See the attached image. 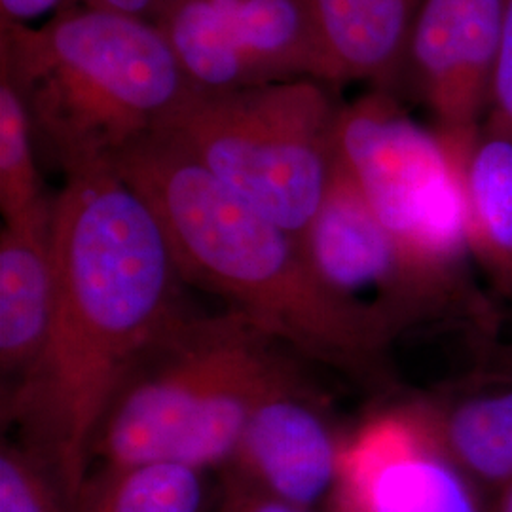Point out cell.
<instances>
[{"instance_id": "1", "label": "cell", "mask_w": 512, "mask_h": 512, "mask_svg": "<svg viewBox=\"0 0 512 512\" xmlns=\"http://www.w3.org/2000/svg\"><path fill=\"white\" fill-rule=\"evenodd\" d=\"M63 175L52 202V325L37 363L4 395L2 412L76 509L110 403L188 311L160 222L112 162L76 164Z\"/></svg>"}, {"instance_id": "2", "label": "cell", "mask_w": 512, "mask_h": 512, "mask_svg": "<svg viewBox=\"0 0 512 512\" xmlns=\"http://www.w3.org/2000/svg\"><path fill=\"white\" fill-rule=\"evenodd\" d=\"M110 162L156 215L184 283L217 294L304 359L355 378L385 374L397 336L332 293L300 239L173 139L150 131Z\"/></svg>"}, {"instance_id": "3", "label": "cell", "mask_w": 512, "mask_h": 512, "mask_svg": "<svg viewBox=\"0 0 512 512\" xmlns=\"http://www.w3.org/2000/svg\"><path fill=\"white\" fill-rule=\"evenodd\" d=\"M0 74L61 169L112 160L194 90L156 23L84 6L38 29L0 23Z\"/></svg>"}, {"instance_id": "4", "label": "cell", "mask_w": 512, "mask_h": 512, "mask_svg": "<svg viewBox=\"0 0 512 512\" xmlns=\"http://www.w3.org/2000/svg\"><path fill=\"white\" fill-rule=\"evenodd\" d=\"M476 129L423 128L393 93L372 90L340 107L336 158L412 272L454 315L482 327L490 317L467 277L461 192V148Z\"/></svg>"}, {"instance_id": "5", "label": "cell", "mask_w": 512, "mask_h": 512, "mask_svg": "<svg viewBox=\"0 0 512 512\" xmlns=\"http://www.w3.org/2000/svg\"><path fill=\"white\" fill-rule=\"evenodd\" d=\"M329 84L289 80L232 92L192 90L154 129L264 217L302 238L336 164Z\"/></svg>"}, {"instance_id": "6", "label": "cell", "mask_w": 512, "mask_h": 512, "mask_svg": "<svg viewBox=\"0 0 512 512\" xmlns=\"http://www.w3.org/2000/svg\"><path fill=\"white\" fill-rule=\"evenodd\" d=\"M279 342L228 308L186 315L133 366L93 440V461H171L190 423L228 380Z\"/></svg>"}, {"instance_id": "7", "label": "cell", "mask_w": 512, "mask_h": 512, "mask_svg": "<svg viewBox=\"0 0 512 512\" xmlns=\"http://www.w3.org/2000/svg\"><path fill=\"white\" fill-rule=\"evenodd\" d=\"M327 512H494L442 448L420 399L391 404L344 435Z\"/></svg>"}, {"instance_id": "8", "label": "cell", "mask_w": 512, "mask_h": 512, "mask_svg": "<svg viewBox=\"0 0 512 512\" xmlns=\"http://www.w3.org/2000/svg\"><path fill=\"white\" fill-rule=\"evenodd\" d=\"M300 245L332 293L376 317L395 336L421 321L454 315L406 264L338 158Z\"/></svg>"}, {"instance_id": "9", "label": "cell", "mask_w": 512, "mask_h": 512, "mask_svg": "<svg viewBox=\"0 0 512 512\" xmlns=\"http://www.w3.org/2000/svg\"><path fill=\"white\" fill-rule=\"evenodd\" d=\"M505 0H421L399 86L429 110L435 128L471 131L488 116Z\"/></svg>"}, {"instance_id": "10", "label": "cell", "mask_w": 512, "mask_h": 512, "mask_svg": "<svg viewBox=\"0 0 512 512\" xmlns=\"http://www.w3.org/2000/svg\"><path fill=\"white\" fill-rule=\"evenodd\" d=\"M344 435L302 372L274 389L247 423L230 469L258 488L313 509L334 486Z\"/></svg>"}, {"instance_id": "11", "label": "cell", "mask_w": 512, "mask_h": 512, "mask_svg": "<svg viewBox=\"0 0 512 512\" xmlns=\"http://www.w3.org/2000/svg\"><path fill=\"white\" fill-rule=\"evenodd\" d=\"M52 219L0 232V370L10 385L37 363L54 317Z\"/></svg>"}, {"instance_id": "12", "label": "cell", "mask_w": 512, "mask_h": 512, "mask_svg": "<svg viewBox=\"0 0 512 512\" xmlns=\"http://www.w3.org/2000/svg\"><path fill=\"white\" fill-rule=\"evenodd\" d=\"M336 82L361 80L374 90L399 88L406 44L421 0H310Z\"/></svg>"}, {"instance_id": "13", "label": "cell", "mask_w": 512, "mask_h": 512, "mask_svg": "<svg viewBox=\"0 0 512 512\" xmlns=\"http://www.w3.org/2000/svg\"><path fill=\"white\" fill-rule=\"evenodd\" d=\"M471 391L420 397L435 435L488 495L512 486V382L469 378Z\"/></svg>"}, {"instance_id": "14", "label": "cell", "mask_w": 512, "mask_h": 512, "mask_svg": "<svg viewBox=\"0 0 512 512\" xmlns=\"http://www.w3.org/2000/svg\"><path fill=\"white\" fill-rule=\"evenodd\" d=\"M461 192L471 258L512 302V139L482 126L461 148Z\"/></svg>"}, {"instance_id": "15", "label": "cell", "mask_w": 512, "mask_h": 512, "mask_svg": "<svg viewBox=\"0 0 512 512\" xmlns=\"http://www.w3.org/2000/svg\"><path fill=\"white\" fill-rule=\"evenodd\" d=\"M239 48L258 84H338L310 0H226Z\"/></svg>"}, {"instance_id": "16", "label": "cell", "mask_w": 512, "mask_h": 512, "mask_svg": "<svg viewBox=\"0 0 512 512\" xmlns=\"http://www.w3.org/2000/svg\"><path fill=\"white\" fill-rule=\"evenodd\" d=\"M154 23L194 90L232 92L258 84L226 0H169Z\"/></svg>"}, {"instance_id": "17", "label": "cell", "mask_w": 512, "mask_h": 512, "mask_svg": "<svg viewBox=\"0 0 512 512\" xmlns=\"http://www.w3.org/2000/svg\"><path fill=\"white\" fill-rule=\"evenodd\" d=\"M203 473L171 461L99 463L90 471L76 512H203Z\"/></svg>"}, {"instance_id": "18", "label": "cell", "mask_w": 512, "mask_h": 512, "mask_svg": "<svg viewBox=\"0 0 512 512\" xmlns=\"http://www.w3.org/2000/svg\"><path fill=\"white\" fill-rule=\"evenodd\" d=\"M35 129L10 78L0 74V211L4 224H38L52 219V202L44 194L35 148Z\"/></svg>"}, {"instance_id": "19", "label": "cell", "mask_w": 512, "mask_h": 512, "mask_svg": "<svg viewBox=\"0 0 512 512\" xmlns=\"http://www.w3.org/2000/svg\"><path fill=\"white\" fill-rule=\"evenodd\" d=\"M0 512H76L52 467L25 442L0 450Z\"/></svg>"}, {"instance_id": "20", "label": "cell", "mask_w": 512, "mask_h": 512, "mask_svg": "<svg viewBox=\"0 0 512 512\" xmlns=\"http://www.w3.org/2000/svg\"><path fill=\"white\" fill-rule=\"evenodd\" d=\"M217 512H313L262 490L230 469H220Z\"/></svg>"}, {"instance_id": "21", "label": "cell", "mask_w": 512, "mask_h": 512, "mask_svg": "<svg viewBox=\"0 0 512 512\" xmlns=\"http://www.w3.org/2000/svg\"><path fill=\"white\" fill-rule=\"evenodd\" d=\"M484 122L512 139V0H505L501 48L495 65L490 110Z\"/></svg>"}, {"instance_id": "22", "label": "cell", "mask_w": 512, "mask_h": 512, "mask_svg": "<svg viewBox=\"0 0 512 512\" xmlns=\"http://www.w3.org/2000/svg\"><path fill=\"white\" fill-rule=\"evenodd\" d=\"M476 380L512 382V340H488L478 346V363L471 374Z\"/></svg>"}, {"instance_id": "23", "label": "cell", "mask_w": 512, "mask_h": 512, "mask_svg": "<svg viewBox=\"0 0 512 512\" xmlns=\"http://www.w3.org/2000/svg\"><path fill=\"white\" fill-rule=\"evenodd\" d=\"M67 0H0V23L27 25L52 10H61Z\"/></svg>"}, {"instance_id": "24", "label": "cell", "mask_w": 512, "mask_h": 512, "mask_svg": "<svg viewBox=\"0 0 512 512\" xmlns=\"http://www.w3.org/2000/svg\"><path fill=\"white\" fill-rule=\"evenodd\" d=\"M494 512H512V486L495 495Z\"/></svg>"}, {"instance_id": "25", "label": "cell", "mask_w": 512, "mask_h": 512, "mask_svg": "<svg viewBox=\"0 0 512 512\" xmlns=\"http://www.w3.org/2000/svg\"><path fill=\"white\" fill-rule=\"evenodd\" d=\"M167 2H169V0H160V10H162V8H164L165 4H167ZM158 14H160V12H158Z\"/></svg>"}]
</instances>
